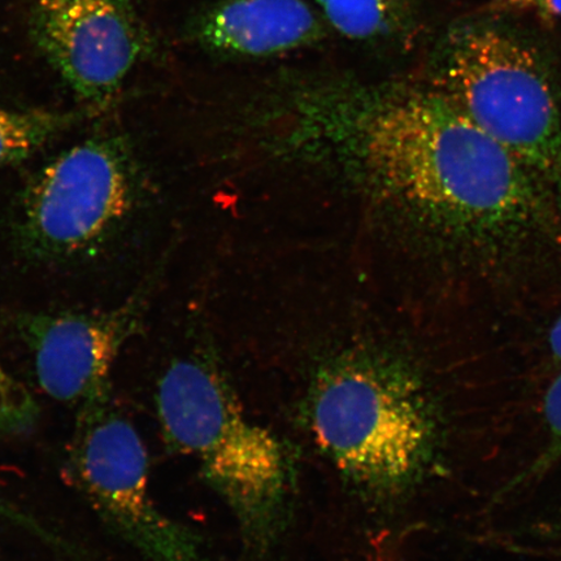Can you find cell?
Wrapping results in <instances>:
<instances>
[{
	"mask_svg": "<svg viewBox=\"0 0 561 561\" xmlns=\"http://www.w3.org/2000/svg\"><path fill=\"white\" fill-rule=\"evenodd\" d=\"M137 171L128 140L103 133L61 152L33 175L21 195L15 236L38 263L94 256L128 219Z\"/></svg>",
	"mask_w": 561,
	"mask_h": 561,
	"instance_id": "cell-5",
	"label": "cell"
},
{
	"mask_svg": "<svg viewBox=\"0 0 561 561\" xmlns=\"http://www.w3.org/2000/svg\"><path fill=\"white\" fill-rule=\"evenodd\" d=\"M364 133L378 185L447 284L520 291L559 275L556 198L431 81L381 101Z\"/></svg>",
	"mask_w": 561,
	"mask_h": 561,
	"instance_id": "cell-1",
	"label": "cell"
},
{
	"mask_svg": "<svg viewBox=\"0 0 561 561\" xmlns=\"http://www.w3.org/2000/svg\"><path fill=\"white\" fill-rule=\"evenodd\" d=\"M336 32L355 41H392L410 34L413 0H316Z\"/></svg>",
	"mask_w": 561,
	"mask_h": 561,
	"instance_id": "cell-10",
	"label": "cell"
},
{
	"mask_svg": "<svg viewBox=\"0 0 561 561\" xmlns=\"http://www.w3.org/2000/svg\"><path fill=\"white\" fill-rule=\"evenodd\" d=\"M489 12L561 21V0H493Z\"/></svg>",
	"mask_w": 561,
	"mask_h": 561,
	"instance_id": "cell-14",
	"label": "cell"
},
{
	"mask_svg": "<svg viewBox=\"0 0 561 561\" xmlns=\"http://www.w3.org/2000/svg\"><path fill=\"white\" fill-rule=\"evenodd\" d=\"M142 438L114 396L77 410L68 473L107 529L150 561H199L201 542L151 494Z\"/></svg>",
	"mask_w": 561,
	"mask_h": 561,
	"instance_id": "cell-6",
	"label": "cell"
},
{
	"mask_svg": "<svg viewBox=\"0 0 561 561\" xmlns=\"http://www.w3.org/2000/svg\"><path fill=\"white\" fill-rule=\"evenodd\" d=\"M157 403L168 444L198 462L245 541L268 550L283 530L294 483L283 442L245 415L229 386L196 360L167 369Z\"/></svg>",
	"mask_w": 561,
	"mask_h": 561,
	"instance_id": "cell-4",
	"label": "cell"
},
{
	"mask_svg": "<svg viewBox=\"0 0 561 561\" xmlns=\"http://www.w3.org/2000/svg\"><path fill=\"white\" fill-rule=\"evenodd\" d=\"M27 31L75 95L100 112L151 46L135 0H33Z\"/></svg>",
	"mask_w": 561,
	"mask_h": 561,
	"instance_id": "cell-7",
	"label": "cell"
},
{
	"mask_svg": "<svg viewBox=\"0 0 561 561\" xmlns=\"http://www.w3.org/2000/svg\"><path fill=\"white\" fill-rule=\"evenodd\" d=\"M208 53L263 58L298 50L324 37V26L305 0H221L188 26Z\"/></svg>",
	"mask_w": 561,
	"mask_h": 561,
	"instance_id": "cell-9",
	"label": "cell"
},
{
	"mask_svg": "<svg viewBox=\"0 0 561 561\" xmlns=\"http://www.w3.org/2000/svg\"><path fill=\"white\" fill-rule=\"evenodd\" d=\"M100 114L77 111L11 110L0 105V170L23 163L62 133Z\"/></svg>",
	"mask_w": 561,
	"mask_h": 561,
	"instance_id": "cell-11",
	"label": "cell"
},
{
	"mask_svg": "<svg viewBox=\"0 0 561 561\" xmlns=\"http://www.w3.org/2000/svg\"><path fill=\"white\" fill-rule=\"evenodd\" d=\"M543 420L549 440L545 451L533 466L531 476L541 474L561 459V371L546 391Z\"/></svg>",
	"mask_w": 561,
	"mask_h": 561,
	"instance_id": "cell-13",
	"label": "cell"
},
{
	"mask_svg": "<svg viewBox=\"0 0 561 561\" xmlns=\"http://www.w3.org/2000/svg\"><path fill=\"white\" fill-rule=\"evenodd\" d=\"M4 507V502L0 501V511H2Z\"/></svg>",
	"mask_w": 561,
	"mask_h": 561,
	"instance_id": "cell-16",
	"label": "cell"
},
{
	"mask_svg": "<svg viewBox=\"0 0 561 561\" xmlns=\"http://www.w3.org/2000/svg\"><path fill=\"white\" fill-rule=\"evenodd\" d=\"M547 343H549L552 359L559 363L561 366V313L550 329Z\"/></svg>",
	"mask_w": 561,
	"mask_h": 561,
	"instance_id": "cell-15",
	"label": "cell"
},
{
	"mask_svg": "<svg viewBox=\"0 0 561 561\" xmlns=\"http://www.w3.org/2000/svg\"><path fill=\"white\" fill-rule=\"evenodd\" d=\"M316 440L343 476L380 495L423 479L437 451L436 405L407 364L382 355L346 357L313 385Z\"/></svg>",
	"mask_w": 561,
	"mask_h": 561,
	"instance_id": "cell-3",
	"label": "cell"
},
{
	"mask_svg": "<svg viewBox=\"0 0 561 561\" xmlns=\"http://www.w3.org/2000/svg\"><path fill=\"white\" fill-rule=\"evenodd\" d=\"M434 87L520 161L561 208V96L546 48L508 15L456 21L433 51Z\"/></svg>",
	"mask_w": 561,
	"mask_h": 561,
	"instance_id": "cell-2",
	"label": "cell"
},
{
	"mask_svg": "<svg viewBox=\"0 0 561 561\" xmlns=\"http://www.w3.org/2000/svg\"><path fill=\"white\" fill-rule=\"evenodd\" d=\"M38 416L39 407L32 392L0 362V434L31 430Z\"/></svg>",
	"mask_w": 561,
	"mask_h": 561,
	"instance_id": "cell-12",
	"label": "cell"
},
{
	"mask_svg": "<svg viewBox=\"0 0 561 561\" xmlns=\"http://www.w3.org/2000/svg\"><path fill=\"white\" fill-rule=\"evenodd\" d=\"M145 306L144 291L102 311L19 314L41 389L76 410L112 396V369L138 333Z\"/></svg>",
	"mask_w": 561,
	"mask_h": 561,
	"instance_id": "cell-8",
	"label": "cell"
}]
</instances>
